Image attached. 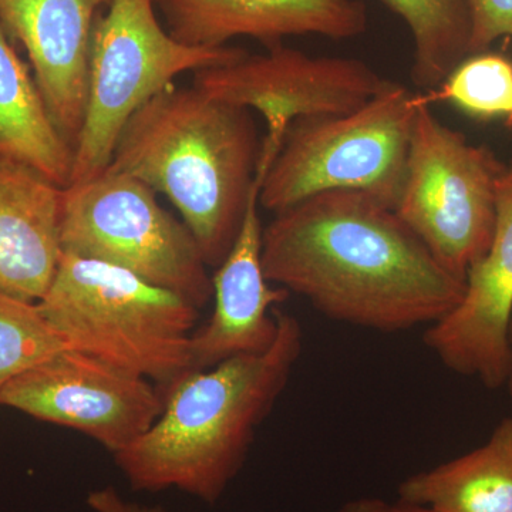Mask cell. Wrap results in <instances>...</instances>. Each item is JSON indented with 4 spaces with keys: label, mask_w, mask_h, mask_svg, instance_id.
Listing matches in <instances>:
<instances>
[{
    "label": "cell",
    "mask_w": 512,
    "mask_h": 512,
    "mask_svg": "<svg viewBox=\"0 0 512 512\" xmlns=\"http://www.w3.org/2000/svg\"><path fill=\"white\" fill-rule=\"evenodd\" d=\"M262 266L326 318L375 332L433 325L466 293L396 212L359 191L320 192L275 214Z\"/></svg>",
    "instance_id": "1"
},
{
    "label": "cell",
    "mask_w": 512,
    "mask_h": 512,
    "mask_svg": "<svg viewBox=\"0 0 512 512\" xmlns=\"http://www.w3.org/2000/svg\"><path fill=\"white\" fill-rule=\"evenodd\" d=\"M276 318L271 349L190 372L164 393L153 426L114 454L133 490L174 487L207 504L220 500L301 357V323L281 311Z\"/></svg>",
    "instance_id": "2"
},
{
    "label": "cell",
    "mask_w": 512,
    "mask_h": 512,
    "mask_svg": "<svg viewBox=\"0 0 512 512\" xmlns=\"http://www.w3.org/2000/svg\"><path fill=\"white\" fill-rule=\"evenodd\" d=\"M261 151L251 110L173 84L127 121L109 167L171 201L217 268L238 237Z\"/></svg>",
    "instance_id": "3"
},
{
    "label": "cell",
    "mask_w": 512,
    "mask_h": 512,
    "mask_svg": "<svg viewBox=\"0 0 512 512\" xmlns=\"http://www.w3.org/2000/svg\"><path fill=\"white\" fill-rule=\"evenodd\" d=\"M37 305L69 348L146 377L163 396L192 372L201 309L127 269L62 252Z\"/></svg>",
    "instance_id": "4"
},
{
    "label": "cell",
    "mask_w": 512,
    "mask_h": 512,
    "mask_svg": "<svg viewBox=\"0 0 512 512\" xmlns=\"http://www.w3.org/2000/svg\"><path fill=\"white\" fill-rule=\"evenodd\" d=\"M423 101L393 82L352 113L293 121L262 180L259 207L278 214L320 192L343 190L394 211Z\"/></svg>",
    "instance_id": "5"
},
{
    "label": "cell",
    "mask_w": 512,
    "mask_h": 512,
    "mask_svg": "<svg viewBox=\"0 0 512 512\" xmlns=\"http://www.w3.org/2000/svg\"><path fill=\"white\" fill-rule=\"evenodd\" d=\"M107 5V12L94 22L89 99L74 147L70 184L104 173L127 121L148 100L173 86L178 76L248 55L241 47L178 42L158 22L154 0H110Z\"/></svg>",
    "instance_id": "6"
},
{
    "label": "cell",
    "mask_w": 512,
    "mask_h": 512,
    "mask_svg": "<svg viewBox=\"0 0 512 512\" xmlns=\"http://www.w3.org/2000/svg\"><path fill=\"white\" fill-rule=\"evenodd\" d=\"M60 245L66 254L127 269L205 308L208 266L194 235L157 192L131 175L104 173L63 188Z\"/></svg>",
    "instance_id": "7"
},
{
    "label": "cell",
    "mask_w": 512,
    "mask_h": 512,
    "mask_svg": "<svg viewBox=\"0 0 512 512\" xmlns=\"http://www.w3.org/2000/svg\"><path fill=\"white\" fill-rule=\"evenodd\" d=\"M505 168L490 148L441 123L424 96L394 212L463 281L493 241L497 185Z\"/></svg>",
    "instance_id": "8"
},
{
    "label": "cell",
    "mask_w": 512,
    "mask_h": 512,
    "mask_svg": "<svg viewBox=\"0 0 512 512\" xmlns=\"http://www.w3.org/2000/svg\"><path fill=\"white\" fill-rule=\"evenodd\" d=\"M352 57H313L281 45L224 66L194 73L192 86L265 117L261 157L272 163L286 130L306 117L343 116L369 103L392 84Z\"/></svg>",
    "instance_id": "9"
},
{
    "label": "cell",
    "mask_w": 512,
    "mask_h": 512,
    "mask_svg": "<svg viewBox=\"0 0 512 512\" xmlns=\"http://www.w3.org/2000/svg\"><path fill=\"white\" fill-rule=\"evenodd\" d=\"M0 406L79 431L114 456L153 426L164 396L146 377L66 348L13 379Z\"/></svg>",
    "instance_id": "10"
},
{
    "label": "cell",
    "mask_w": 512,
    "mask_h": 512,
    "mask_svg": "<svg viewBox=\"0 0 512 512\" xmlns=\"http://www.w3.org/2000/svg\"><path fill=\"white\" fill-rule=\"evenodd\" d=\"M511 320L512 164L498 181L490 248L468 271L461 302L427 328L424 345L451 372L497 390L511 372Z\"/></svg>",
    "instance_id": "11"
},
{
    "label": "cell",
    "mask_w": 512,
    "mask_h": 512,
    "mask_svg": "<svg viewBox=\"0 0 512 512\" xmlns=\"http://www.w3.org/2000/svg\"><path fill=\"white\" fill-rule=\"evenodd\" d=\"M110 0H0V20L28 53L53 123L76 147L89 99L97 10Z\"/></svg>",
    "instance_id": "12"
},
{
    "label": "cell",
    "mask_w": 512,
    "mask_h": 512,
    "mask_svg": "<svg viewBox=\"0 0 512 512\" xmlns=\"http://www.w3.org/2000/svg\"><path fill=\"white\" fill-rule=\"evenodd\" d=\"M258 171L244 221L231 251L211 276L214 312L191 339L192 372L207 370L238 356L261 355L274 345L278 318L274 306L289 292L266 279L262 266L259 191L265 170Z\"/></svg>",
    "instance_id": "13"
},
{
    "label": "cell",
    "mask_w": 512,
    "mask_h": 512,
    "mask_svg": "<svg viewBox=\"0 0 512 512\" xmlns=\"http://www.w3.org/2000/svg\"><path fill=\"white\" fill-rule=\"evenodd\" d=\"M168 32L190 46H227L254 37L271 47L288 36L352 39L367 30L360 0H157Z\"/></svg>",
    "instance_id": "14"
},
{
    "label": "cell",
    "mask_w": 512,
    "mask_h": 512,
    "mask_svg": "<svg viewBox=\"0 0 512 512\" xmlns=\"http://www.w3.org/2000/svg\"><path fill=\"white\" fill-rule=\"evenodd\" d=\"M63 188L32 168L0 161V293L39 302L62 245Z\"/></svg>",
    "instance_id": "15"
},
{
    "label": "cell",
    "mask_w": 512,
    "mask_h": 512,
    "mask_svg": "<svg viewBox=\"0 0 512 512\" xmlns=\"http://www.w3.org/2000/svg\"><path fill=\"white\" fill-rule=\"evenodd\" d=\"M0 161L22 164L69 187L74 151L57 130L35 77L0 20Z\"/></svg>",
    "instance_id": "16"
},
{
    "label": "cell",
    "mask_w": 512,
    "mask_h": 512,
    "mask_svg": "<svg viewBox=\"0 0 512 512\" xmlns=\"http://www.w3.org/2000/svg\"><path fill=\"white\" fill-rule=\"evenodd\" d=\"M399 500L433 512H512V417L483 446L406 478Z\"/></svg>",
    "instance_id": "17"
},
{
    "label": "cell",
    "mask_w": 512,
    "mask_h": 512,
    "mask_svg": "<svg viewBox=\"0 0 512 512\" xmlns=\"http://www.w3.org/2000/svg\"><path fill=\"white\" fill-rule=\"evenodd\" d=\"M412 30V80L433 92L470 56L471 15L468 0H380Z\"/></svg>",
    "instance_id": "18"
},
{
    "label": "cell",
    "mask_w": 512,
    "mask_h": 512,
    "mask_svg": "<svg viewBox=\"0 0 512 512\" xmlns=\"http://www.w3.org/2000/svg\"><path fill=\"white\" fill-rule=\"evenodd\" d=\"M426 99L450 101L473 119H504L512 126V62L498 53L468 56Z\"/></svg>",
    "instance_id": "19"
},
{
    "label": "cell",
    "mask_w": 512,
    "mask_h": 512,
    "mask_svg": "<svg viewBox=\"0 0 512 512\" xmlns=\"http://www.w3.org/2000/svg\"><path fill=\"white\" fill-rule=\"evenodd\" d=\"M66 348L37 302L0 293V393L30 367Z\"/></svg>",
    "instance_id": "20"
},
{
    "label": "cell",
    "mask_w": 512,
    "mask_h": 512,
    "mask_svg": "<svg viewBox=\"0 0 512 512\" xmlns=\"http://www.w3.org/2000/svg\"><path fill=\"white\" fill-rule=\"evenodd\" d=\"M470 56L483 53L500 37L512 39V0H468Z\"/></svg>",
    "instance_id": "21"
},
{
    "label": "cell",
    "mask_w": 512,
    "mask_h": 512,
    "mask_svg": "<svg viewBox=\"0 0 512 512\" xmlns=\"http://www.w3.org/2000/svg\"><path fill=\"white\" fill-rule=\"evenodd\" d=\"M87 505L94 512H168L163 507H147L121 497L114 487H104L87 495Z\"/></svg>",
    "instance_id": "22"
},
{
    "label": "cell",
    "mask_w": 512,
    "mask_h": 512,
    "mask_svg": "<svg viewBox=\"0 0 512 512\" xmlns=\"http://www.w3.org/2000/svg\"><path fill=\"white\" fill-rule=\"evenodd\" d=\"M363 504L366 512H433L429 508L403 503L400 500L389 503L380 498H363Z\"/></svg>",
    "instance_id": "23"
},
{
    "label": "cell",
    "mask_w": 512,
    "mask_h": 512,
    "mask_svg": "<svg viewBox=\"0 0 512 512\" xmlns=\"http://www.w3.org/2000/svg\"><path fill=\"white\" fill-rule=\"evenodd\" d=\"M336 512H366L365 504H363V498H357V500L349 501V503L343 504Z\"/></svg>",
    "instance_id": "24"
},
{
    "label": "cell",
    "mask_w": 512,
    "mask_h": 512,
    "mask_svg": "<svg viewBox=\"0 0 512 512\" xmlns=\"http://www.w3.org/2000/svg\"><path fill=\"white\" fill-rule=\"evenodd\" d=\"M510 345H511V352H512V320L510 325ZM505 386L508 387V393H510V397L512 400V365H511V372L510 376H508L507 383H505Z\"/></svg>",
    "instance_id": "25"
}]
</instances>
